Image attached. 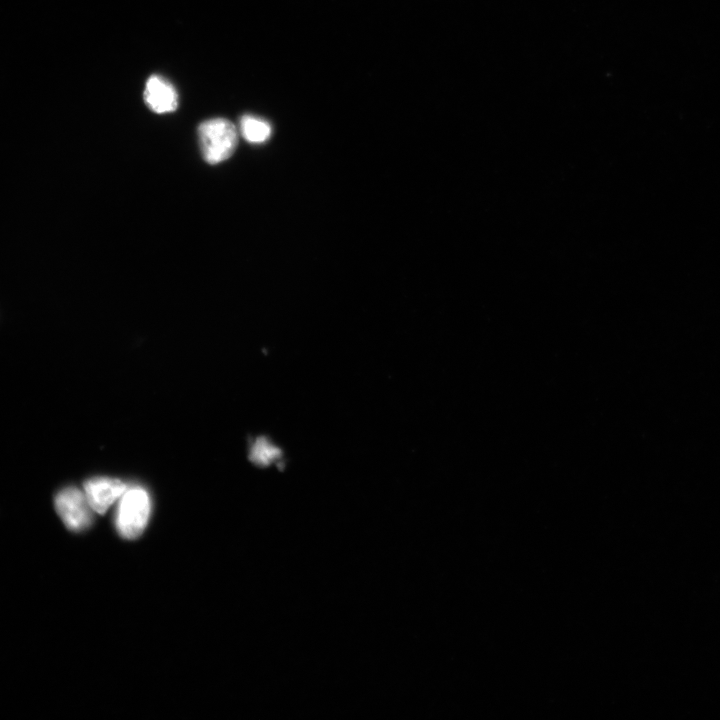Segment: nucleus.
Here are the masks:
<instances>
[{"label": "nucleus", "instance_id": "1", "mask_svg": "<svg viewBox=\"0 0 720 720\" xmlns=\"http://www.w3.org/2000/svg\"><path fill=\"white\" fill-rule=\"evenodd\" d=\"M198 136L203 158L210 164L228 159L237 146V130L224 118L202 122L198 128Z\"/></svg>", "mask_w": 720, "mask_h": 720}, {"label": "nucleus", "instance_id": "2", "mask_svg": "<svg viewBox=\"0 0 720 720\" xmlns=\"http://www.w3.org/2000/svg\"><path fill=\"white\" fill-rule=\"evenodd\" d=\"M151 510L150 498L141 487L127 489L121 496L117 513L116 528L126 539H135L144 531Z\"/></svg>", "mask_w": 720, "mask_h": 720}, {"label": "nucleus", "instance_id": "3", "mask_svg": "<svg viewBox=\"0 0 720 720\" xmlns=\"http://www.w3.org/2000/svg\"><path fill=\"white\" fill-rule=\"evenodd\" d=\"M54 504L57 514L69 530L80 532L92 523L93 510L84 491L66 487L56 494Z\"/></svg>", "mask_w": 720, "mask_h": 720}, {"label": "nucleus", "instance_id": "4", "mask_svg": "<svg viewBox=\"0 0 720 720\" xmlns=\"http://www.w3.org/2000/svg\"><path fill=\"white\" fill-rule=\"evenodd\" d=\"M127 490L120 479L94 477L84 483L83 491L93 512L104 514L108 508Z\"/></svg>", "mask_w": 720, "mask_h": 720}, {"label": "nucleus", "instance_id": "5", "mask_svg": "<svg viewBox=\"0 0 720 720\" xmlns=\"http://www.w3.org/2000/svg\"><path fill=\"white\" fill-rule=\"evenodd\" d=\"M144 100L155 113H168L178 106V94L175 87L164 77L150 76L145 84Z\"/></svg>", "mask_w": 720, "mask_h": 720}, {"label": "nucleus", "instance_id": "6", "mask_svg": "<svg viewBox=\"0 0 720 720\" xmlns=\"http://www.w3.org/2000/svg\"><path fill=\"white\" fill-rule=\"evenodd\" d=\"M240 133L250 143H263L272 133L270 123L253 115H244L240 120Z\"/></svg>", "mask_w": 720, "mask_h": 720}, {"label": "nucleus", "instance_id": "7", "mask_svg": "<svg viewBox=\"0 0 720 720\" xmlns=\"http://www.w3.org/2000/svg\"><path fill=\"white\" fill-rule=\"evenodd\" d=\"M276 452L265 439H258L252 447L250 458L256 464L266 465L276 457Z\"/></svg>", "mask_w": 720, "mask_h": 720}]
</instances>
